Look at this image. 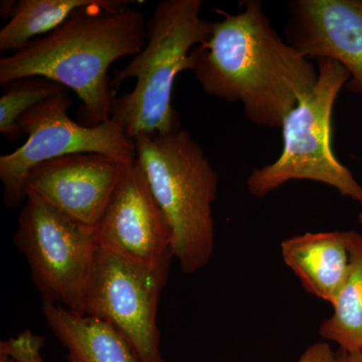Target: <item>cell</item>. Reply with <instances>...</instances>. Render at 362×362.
Instances as JSON below:
<instances>
[{"label": "cell", "instance_id": "cell-13", "mask_svg": "<svg viewBox=\"0 0 362 362\" xmlns=\"http://www.w3.org/2000/svg\"><path fill=\"white\" fill-rule=\"evenodd\" d=\"M47 327L66 350L68 362H140L134 350L111 324L42 302Z\"/></svg>", "mask_w": 362, "mask_h": 362}, {"label": "cell", "instance_id": "cell-9", "mask_svg": "<svg viewBox=\"0 0 362 362\" xmlns=\"http://www.w3.org/2000/svg\"><path fill=\"white\" fill-rule=\"evenodd\" d=\"M127 164L96 153L71 154L45 162L26 178V197H35L70 220L95 228Z\"/></svg>", "mask_w": 362, "mask_h": 362}, {"label": "cell", "instance_id": "cell-18", "mask_svg": "<svg viewBox=\"0 0 362 362\" xmlns=\"http://www.w3.org/2000/svg\"><path fill=\"white\" fill-rule=\"evenodd\" d=\"M297 362H337V352L328 343L316 342L305 350Z\"/></svg>", "mask_w": 362, "mask_h": 362}, {"label": "cell", "instance_id": "cell-3", "mask_svg": "<svg viewBox=\"0 0 362 362\" xmlns=\"http://www.w3.org/2000/svg\"><path fill=\"white\" fill-rule=\"evenodd\" d=\"M202 0H163L146 25V42L127 66L115 71L111 88L135 78L134 89L114 98L111 118L132 141L141 135L181 129L173 105L176 77L189 71L190 54L209 39L211 21L201 16Z\"/></svg>", "mask_w": 362, "mask_h": 362}, {"label": "cell", "instance_id": "cell-7", "mask_svg": "<svg viewBox=\"0 0 362 362\" xmlns=\"http://www.w3.org/2000/svg\"><path fill=\"white\" fill-rule=\"evenodd\" d=\"M13 240L28 262L42 302L82 313L99 247L95 228L28 197Z\"/></svg>", "mask_w": 362, "mask_h": 362}, {"label": "cell", "instance_id": "cell-19", "mask_svg": "<svg viewBox=\"0 0 362 362\" xmlns=\"http://www.w3.org/2000/svg\"><path fill=\"white\" fill-rule=\"evenodd\" d=\"M337 362H362V351L350 354L339 349L337 352Z\"/></svg>", "mask_w": 362, "mask_h": 362}, {"label": "cell", "instance_id": "cell-5", "mask_svg": "<svg viewBox=\"0 0 362 362\" xmlns=\"http://www.w3.org/2000/svg\"><path fill=\"white\" fill-rule=\"evenodd\" d=\"M318 78L313 89L300 98L283 121V148L275 161L252 170L247 187L263 197L292 180H311L329 185L362 207V185L338 160L331 146L332 114L349 73L332 59H318Z\"/></svg>", "mask_w": 362, "mask_h": 362}, {"label": "cell", "instance_id": "cell-10", "mask_svg": "<svg viewBox=\"0 0 362 362\" xmlns=\"http://www.w3.org/2000/svg\"><path fill=\"white\" fill-rule=\"evenodd\" d=\"M95 233L99 246L150 265L171 264L170 226L136 159L126 166Z\"/></svg>", "mask_w": 362, "mask_h": 362}, {"label": "cell", "instance_id": "cell-15", "mask_svg": "<svg viewBox=\"0 0 362 362\" xmlns=\"http://www.w3.org/2000/svg\"><path fill=\"white\" fill-rule=\"evenodd\" d=\"M96 0H21L11 20L0 30V52H16L33 40L54 32L78 9Z\"/></svg>", "mask_w": 362, "mask_h": 362}, {"label": "cell", "instance_id": "cell-11", "mask_svg": "<svg viewBox=\"0 0 362 362\" xmlns=\"http://www.w3.org/2000/svg\"><path fill=\"white\" fill-rule=\"evenodd\" d=\"M288 11L286 42L306 58L339 63L345 88L362 96V0H293Z\"/></svg>", "mask_w": 362, "mask_h": 362}, {"label": "cell", "instance_id": "cell-14", "mask_svg": "<svg viewBox=\"0 0 362 362\" xmlns=\"http://www.w3.org/2000/svg\"><path fill=\"white\" fill-rule=\"evenodd\" d=\"M349 270L334 302L333 314L321 323L319 333L345 352L362 351V233L346 230Z\"/></svg>", "mask_w": 362, "mask_h": 362}, {"label": "cell", "instance_id": "cell-6", "mask_svg": "<svg viewBox=\"0 0 362 362\" xmlns=\"http://www.w3.org/2000/svg\"><path fill=\"white\" fill-rule=\"evenodd\" d=\"M73 104L68 89H64L18 121L28 140L11 153L0 156L4 202L8 209L23 206L26 178L45 162L78 153L102 154L126 163L135 160V143L120 124L112 118L99 125L75 122L68 114Z\"/></svg>", "mask_w": 362, "mask_h": 362}, {"label": "cell", "instance_id": "cell-20", "mask_svg": "<svg viewBox=\"0 0 362 362\" xmlns=\"http://www.w3.org/2000/svg\"><path fill=\"white\" fill-rule=\"evenodd\" d=\"M14 4L16 2L14 1H2L1 2V16H4V18H7V16H11V11H13Z\"/></svg>", "mask_w": 362, "mask_h": 362}, {"label": "cell", "instance_id": "cell-16", "mask_svg": "<svg viewBox=\"0 0 362 362\" xmlns=\"http://www.w3.org/2000/svg\"><path fill=\"white\" fill-rule=\"evenodd\" d=\"M6 87V92L0 98V132L13 140L23 135L18 121L26 112L66 89L54 81L40 77L20 78Z\"/></svg>", "mask_w": 362, "mask_h": 362}, {"label": "cell", "instance_id": "cell-12", "mask_svg": "<svg viewBox=\"0 0 362 362\" xmlns=\"http://www.w3.org/2000/svg\"><path fill=\"white\" fill-rule=\"evenodd\" d=\"M281 252L305 291L334 302L349 270L346 230L295 235L281 243Z\"/></svg>", "mask_w": 362, "mask_h": 362}, {"label": "cell", "instance_id": "cell-8", "mask_svg": "<svg viewBox=\"0 0 362 362\" xmlns=\"http://www.w3.org/2000/svg\"><path fill=\"white\" fill-rule=\"evenodd\" d=\"M169 269L170 264L150 265L98 247L82 313L111 324L129 342L140 362H166L157 312Z\"/></svg>", "mask_w": 362, "mask_h": 362}, {"label": "cell", "instance_id": "cell-1", "mask_svg": "<svg viewBox=\"0 0 362 362\" xmlns=\"http://www.w3.org/2000/svg\"><path fill=\"white\" fill-rule=\"evenodd\" d=\"M211 21L209 39L190 54L189 71L206 94L240 103L250 122L282 127L317 82L318 70L276 32L259 0Z\"/></svg>", "mask_w": 362, "mask_h": 362}, {"label": "cell", "instance_id": "cell-2", "mask_svg": "<svg viewBox=\"0 0 362 362\" xmlns=\"http://www.w3.org/2000/svg\"><path fill=\"white\" fill-rule=\"evenodd\" d=\"M134 1L96 0L54 32L0 59V85L23 78H49L75 92L89 125L110 120L114 97L108 78L118 59L134 57L146 42L144 14Z\"/></svg>", "mask_w": 362, "mask_h": 362}, {"label": "cell", "instance_id": "cell-4", "mask_svg": "<svg viewBox=\"0 0 362 362\" xmlns=\"http://www.w3.org/2000/svg\"><path fill=\"white\" fill-rule=\"evenodd\" d=\"M134 143L136 160L170 226L173 259L187 275L202 270L214 252L218 173L187 130L141 135Z\"/></svg>", "mask_w": 362, "mask_h": 362}, {"label": "cell", "instance_id": "cell-21", "mask_svg": "<svg viewBox=\"0 0 362 362\" xmlns=\"http://www.w3.org/2000/svg\"><path fill=\"white\" fill-rule=\"evenodd\" d=\"M0 362H18L7 352L6 347L0 343Z\"/></svg>", "mask_w": 362, "mask_h": 362}, {"label": "cell", "instance_id": "cell-17", "mask_svg": "<svg viewBox=\"0 0 362 362\" xmlns=\"http://www.w3.org/2000/svg\"><path fill=\"white\" fill-rule=\"evenodd\" d=\"M45 339L32 330H25L1 344L18 362H45L42 356Z\"/></svg>", "mask_w": 362, "mask_h": 362}, {"label": "cell", "instance_id": "cell-22", "mask_svg": "<svg viewBox=\"0 0 362 362\" xmlns=\"http://www.w3.org/2000/svg\"><path fill=\"white\" fill-rule=\"evenodd\" d=\"M357 221H358V225L361 226L362 233V209L361 213L358 214V218H357Z\"/></svg>", "mask_w": 362, "mask_h": 362}]
</instances>
